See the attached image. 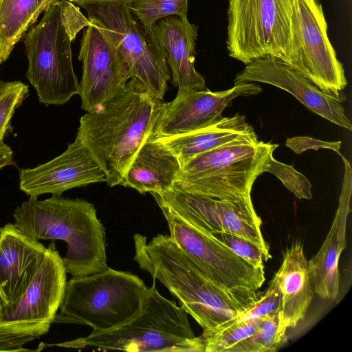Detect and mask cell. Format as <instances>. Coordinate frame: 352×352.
Instances as JSON below:
<instances>
[{
	"label": "cell",
	"mask_w": 352,
	"mask_h": 352,
	"mask_svg": "<svg viewBox=\"0 0 352 352\" xmlns=\"http://www.w3.org/2000/svg\"><path fill=\"white\" fill-rule=\"evenodd\" d=\"M134 261L178 299L181 307L204 330L235 318L258 298L256 291L232 292L213 282L170 236L157 234L147 242L133 236Z\"/></svg>",
	"instance_id": "cell-1"
},
{
	"label": "cell",
	"mask_w": 352,
	"mask_h": 352,
	"mask_svg": "<svg viewBox=\"0 0 352 352\" xmlns=\"http://www.w3.org/2000/svg\"><path fill=\"white\" fill-rule=\"evenodd\" d=\"M162 102L139 80L130 79L81 117L76 138L104 169L109 186L120 184L138 149L149 138Z\"/></svg>",
	"instance_id": "cell-2"
},
{
	"label": "cell",
	"mask_w": 352,
	"mask_h": 352,
	"mask_svg": "<svg viewBox=\"0 0 352 352\" xmlns=\"http://www.w3.org/2000/svg\"><path fill=\"white\" fill-rule=\"evenodd\" d=\"M14 225L37 240H62L67 245L62 258L73 277L100 273L107 263L105 230L94 206L82 199L60 196L30 197L16 207Z\"/></svg>",
	"instance_id": "cell-3"
},
{
	"label": "cell",
	"mask_w": 352,
	"mask_h": 352,
	"mask_svg": "<svg viewBox=\"0 0 352 352\" xmlns=\"http://www.w3.org/2000/svg\"><path fill=\"white\" fill-rule=\"evenodd\" d=\"M89 24L79 7L58 0L47 8L24 38L28 68L26 78L38 100L60 105L78 95L80 85L72 63V43Z\"/></svg>",
	"instance_id": "cell-4"
},
{
	"label": "cell",
	"mask_w": 352,
	"mask_h": 352,
	"mask_svg": "<svg viewBox=\"0 0 352 352\" xmlns=\"http://www.w3.org/2000/svg\"><path fill=\"white\" fill-rule=\"evenodd\" d=\"M67 348L125 351L205 352L188 319V313L162 296L155 281L148 289L141 311L114 329L60 343Z\"/></svg>",
	"instance_id": "cell-5"
},
{
	"label": "cell",
	"mask_w": 352,
	"mask_h": 352,
	"mask_svg": "<svg viewBox=\"0 0 352 352\" xmlns=\"http://www.w3.org/2000/svg\"><path fill=\"white\" fill-rule=\"evenodd\" d=\"M278 146L254 133L199 154L182 166L173 188L218 199L250 196Z\"/></svg>",
	"instance_id": "cell-6"
},
{
	"label": "cell",
	"mask_w": 352,
	"mask_h": 352,
	"mask_svg": "<svg viewBox=\"0 0 352 352\" xmlns=\"http://www.w3.org/2000/svg\"><path fill=\"white\" fill-rule=\"evenodd\" d=\"M148 289L138 276L110 267L73 277L54 322L89 326L93 333L114 329L139 314Z\"/></svg>",
	"instance_id": "cell-7"
},
{
	"label": "cell",
	"mask_w": 352,
	"mask_h": 352,
	"mask_svg": "<svg viewBox=\"0 0 352 352\" xmlns=\"http://www.w3.org/2000/svg\"><path fill=\"white\" fill-rule=\"evenodd\" d=\"M131 0L75 2L88 18L101 23L124 60L130 79L139 80L155 98L163 100L170 77L165 52L146 35L133 16Z\"/></svg>",
	"instance_id": "cell-8"
},
{
	"label": "cell",
	"mask_w": 352,
	"mask_h": 352,
	"mask_svg": "<svg viewBox=\"0 0 352 352\" xmlns=\"http://www.w3.org/2000/svg\"><path fill=\"white\" fill-rule=\"evenodd\" d=\"M294 0H229L227 47L244 64L267 56L285 63Z\"/></svg>",
	"instance_id": "cell-9"
},
{
	"label": "cell",
	"mask_w": 352,
	"mask_h": 352,
	"mask_svg": "<svg viewBox=\"0 0 352 352\" xmlns=\"http://www.w3.org/2000/svg\"><path fill=\"white\" fill-rule=\"evenodd\" d=\"M323 92L345 100L342 64L327 35L319 0H294L289 44L285 63Z\"/></svg>",
	"instance_id": "cell-10"
},
{
	"label": "cell",
	"mask_w": 352,
	"mask_h": 352,
	"mask_svg": "<svg viewBox=\"0 0 352 352\" xmlns=\"http://www.w3.org/2000/svg\"><path fill=\"white\" fill-rule=\"evenodd\" d=\"M177 245L216 284L232 292L258 290L264 283V267H256L234 253L212 234L196 227L157 201Z\"/></svg>",
	"instance_id": "cell-11"
},
{
	"label": "cell",
	"mask_w": 352,
	"mask_h": 352,
	"mask_svg": "<svg viewBox=\"0 0 352 352\" xmlns=\"http://www.w3.org/2000/svg\"><path fill=\"white\" fill-rule=\"evenodd\" d=\"M151 194L156 201L164 204L189 223L211 234L227 232L243 237L261 250L265 261L272 257L251 195L238 199H218L174 188Z\"/></svg>",
	"instance_id": "cell-12"
},
{
	"label": "cell",
	"mask_w": 352,
	"mask_h": 352,
	"mask_svg": "<svg viewBox=\"0 0 352 352\" xmlns=\"http://www.w3.org/2000/svg\"><path fill=\"white\" fill-rule=\"evenodd\" d=\"M66 271L54 243L46 250L24 294L0 315V330L33 336L47 333L62 303Z\"/></svg>",
	"instance_id": "cell-13"
},
{
	"label": "cell",
	"mask_w": 352,
	"mask_h": 352,
	"mask_svg": "<svg viewBox=\"0 0 352 352\" xmlns=\"http://www.w3.org/2000/svg\"><path fill=\"white\" fill-rule=\"evenodd\" d=\"M78 60L82 63L78 95L89 111L113 96L130 80L128 68L104 25L88 18Z\"/></svg>",
	"instance_id": "cell-14"
},
{
	"label": "cell",
	"mask_w": 352,
	"mask_h": 352,
	"mask_svg": "<svg viewBox=\"0 0 352 352\" xmlns=\"http://www.w3.org/2000/svg\"><path fill=\"white\" fill-rule=\"evenodd\" d=\"M262 88L254 82H243L224 91L204 90L177 94L170 102H162L151 135L156 140L190 132L222 118V111L240 96H255Z\"/></svg>",
	"instance_id": "cell-15"
},
{
	"label": "cell",
	"mask_w": 352,
	"mask_h": 352,
	"mask_svg": "<svg viewBox=\"0 0 352 352\" xmlns=\"http://www.w3.org/2000/svg\"><path fill=\"white\" fill-rule=\"evenodd\" d=\"M19 188L30 197L106 182V174L87 146L78 138L52 160L19 170Z\"/></svg>",
	"instance_id": "cell-16"
},
{
	"label": "cell",
	"mask_w": 352,
	"mask_h": 352,
	"mask_svg": "<svg viewBox=\"0 0 352 352\" xmlns=\"http://www.w3.org/2000/svg\"><path fill=\"white\" fill-rule=\"evenodd\" d=\"M243 82H258L277 87L291 94L318 116L352 130L351 121L341 104L345 100L323 92L300 73L274 56H264L246 64L234 79V84Z\"/></svg>",
	"instance_id": "cell-17"
},
{
	"label": "cell",
	"mask_w": 352,
	"mask_h": 352,
	"mask_svg": "<svg viewBox=\"0 0 352 352\" xmlns=\"http://www.w3.org/2000/svg\"><path fill=\"white\" fill-rule=\"evenodd\" d=\"M46 248L14 224L0 227V299L3 307L24 294L41 263Z\"/></svg>",
	"instance_id": "cell-18"
},
{
	"label": "cell",
	"mask_w": 352,
	"mask_h": 352,
	"mask_svg": "<svg viewBox=\"0 0 352 352\" xmlns=\"http://www.w3.org/2000/svg\"><path fill=\"white\" fill-rule=\"evenodd\" d=\"M198 28L186 19L169 16L159 20L148 38L165 52L177 94L206 89L204 77L195 69Z\"/></svg>",
	"instance_id": "cell-19"
},
{
	"label": "cell",
	"mask_w": 352,
	"mask_h": 352,
	"mask_svg": "<svg viewBox=\"0 0 352 352\" xmlns=\"http://www.w3.org/2000/svg\"><path fill=\"white\" fill-rule=\"evenodd\" d=\"M352 177H343L339 206L331 227L319 251L307 261L314 293L324 299H335L339 292L338 261L346 247V221L350 211Z\"/></svg>",
	"instance_id": "cell-20"
},
{
	"label": "cell",
	"mask_w": 352,
	"mask_h": 352,
	"mask_svg": "<svg viewBox=\"0 0 352 352\" xmlns=\"http://www.w3.org/2000/svg\"><path fill=\"white\" fill-rule=\"evenodd\" d=\"M181 170L176 155L160 140L147 139L140 147L120 185L142 194L173 188Z\"/></svg>",
	"instance_id": "cell-21"
},
{
	"label": "cell",
	"mask_w": 352,
	"mask_h": 352,
	"mask_svg": "<svg viewBox=\"0 0 352 352\" xmlns=\"http://www.w3.org/2000/svg\"><path fill=\"white\" fill-rule=\"evenodd\" d=\"M274 277L280 292L282 323L287 329L294 328L305 318L314 298L307 261L300 241L286 249Z\"/></svg>",
	"instance_id": "cell-22"
},
{
	"label": "cell",
	"mask_w": 352,
	"mask_h": 352,
	"mask_svg": "<svg viewBox=\"0 0 352 352\" xmlns=\"http://www.w3.org/2000/svg\"><path fill=\"white\" fill-rule=\"evenodd\" d=\"M254 133L245 117L236 113L190 132L156 140L163 142L176 155L182 168L199 154Z\"/></svg>",
	"instance_id": "cell-23"
},
{
	"label": "cell",
	"mask_w": 352,
	"mask_h": 352,
	"mask_svg": "<svg viewBox=\"0 0 352 352\" xmlns=\"http://www.w3.org/2000/svg\"><path fill=\"white\" fill-rule=\"evenodd\" d=\"M58 0H0V64L39 15Z\"/></svg>",
	"instance_id": "cell-24"
},
{
	"label": "cell",
	"mask_w": 352,
	"mask_h": 352,
	"mask_svg": "<svg viewBox=\"0 0 352 352\" xmlns=\"http://www.w3.org/2000/svg\"><path fill=\"white\" fill-rule=\"evenodd\" d=\"M286 330L280 311L265 316L252 335L232 346L228 352L275 351L286 344Z\"/></svg>",
	"instance_id": "cell-25"
},
{
	"label": "cell",
	"mask_w": 352,
	"mask_h": 352,
	"mask_svg": "<svg viewBox=\"0 0 352 352\" xmlns=\"http://www.w3.org/2000/svg\"><path fill=\"white\" fill-rule=\"evenodd\" d=\"M265 316L226 322L214 329L204 330L199 338L205 352H228L232 346L252 335Z\"/></svg>",
	"instance_id": "cell-26"
},
{
	"label": "cell",
	"mask_w": 352,
	"mask_h": 352,
	"mask_svg": "<svg viewBox=\"0 0 352 352\" xmlns=\"http://www.w3.org/2000/svg\"><path fill=\"white\" fill-rule=\"evenodd\" d=\"M188 0H131L130 9L141 23L148 37L153 26L160 19L177 16L186 19Z\"/></svg>",
	"instance_id": "cell-27"
},
{
	"label": "cell",
	"mask_w": 352,
	"mask_h": 352,
	"mask_svg": "<svg viewBox=\"0 0 352 352\" xmlns=\"http://www.w3.org/2000/svg\"><path fill=\"white\" fill-rule=\"evenodd\" d=\"M28 94V85L19 80L0 81V142L11 131L14 113Z\"/></svg>",
	"instance_id": "cell-28"
},
{
	"label": "cell",
	"mask_w": 352,
	"mask_h": 352,
	"mask_svg": "<svg viewBox=\"0 0 352 352\" xmlns=\"http://www.w3.org/2000/svg\"><path fill=\"white\" fill-rule=\"evenodd\" d=\"M265 172H270L277 177L297 198L311 199V184L309 180L293 166L276 160L273 154L270 156Z\"/></svg>",
	"instance_id": "cell-29"
},
{
	"label": "cell",
	"mask_w": 352,
	"mask_h": 352,
	"mask_svg": "<svg viewBox=\"0 0 352 352\" xmlns=\"http://www.w3.org/2000/svg\"><path fill=\"white\" fill-rule=\"evenodd\" d=\"M280 289L274 277L271 280L265 292L246 310L228 322H237L250 318L272 315L280 310Z\"/></svg>",
	"instance_id": "cell-30"
},
{
	"label": "cell",
	"mask_w": 352,
	"mask_h": 352,
	"mask_svg": "<svg viewBox=\"0 0 352 352\" xmlns=\"http://www.w3.org/2000/svg\"><path fill=\"white\" fill-rule=\"evenodd\" d=\"M212 234L234 253L253 266L264 267L263 264L264 254L263 252L250 241L227 232H216Z\"/></svg>",
	"instance_id": "cell-31"
},
{
	"label": "cell",
	"mask_w": 352,
	"mask_h": 352,
	"mask_svg": "<svg viewBox=\"0 0 352 352\" xmlns=\"http://www.w3.org/2000/svg\"><path fill=\"white\" fill-rule=\"evenodd\" d=\"M341 145V141L327 142L308 136L289 138L287 139L285 142V146L297 154L309 149L319 150L321 148H328L336 152L340 156L343 157L340 151Z\"/></svg>",
	"instance_id": "cell-32"
},
{
	"label": "cell",
	"mask_w": 352,
	"mask_h": 352,
	"mask_svg": "<svg viewBox=\"0 0 352 352\" xmlns=\"http://www.w3.org/2000/svg\"><path fill=\"white\" fill-rule=\"evenodd\" d=\"M35 338L30 336L14 333L0 330V351H29L23 346Z\"/></svg>",
	"instance_id": "cell-33"
},
{
	"label": "cell",
	"mask_w": 352,
	"mask_h": 352,
	"mask_svg": "<svg viewBox=\"0 0 352 352\" xmlns=\"http://www.w3.org/2000/svg\"><path fill=\"white\" fill-rule=\"evenodd\" d=\"M14 163L12 148L3 141L0 142V170Z\"/></svg>",
	"instance_id": "cell-34"
},
{
	"label": "cell",
	"mask_w": 352,
	"mask_h": 352,
	"mask_svg": "<svg viewBox=\"0 0 352 352\" xmlns=\"http://www.w3.org/2000/svg\"><path fill=\"white\" fill-rule=\"evenodd\" d=\"M3 304L2 301L0 299V315H1V312H2V311H3Z\"/></svg>",
	"instance_id": "cell-35"
},
{
	"label": "cell",
	"mask_w": 352,
	"mask_h": 352,
	"mask_svg": "<svg viewBox=\"0 0 352 352\" xmlns=\"http://www.w3.org/2000/svg\"><path fill=\"white\" fill-rule=\"evenodd\" d=\"M68 1H69L70 2H72V3H74L75 2L78 1H81V0H68Z\"/></svg>",
	"instance_id": "cell-36"
}]
</instances>
